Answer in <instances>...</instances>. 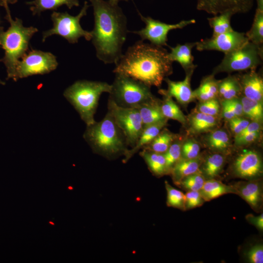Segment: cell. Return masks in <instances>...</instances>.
<instances>
[{
  "instance_id": "obj_1",
  "label": "cell",
  "mask_w": 263,
  "mask_h": 263,
  "mask_svg": "<svg viewBox=\"0 0 263 263\" xmlns=\"http://www.w3.org/2000/svg\"><path fill=\"white\" fill-rule=\"evenodd\" d=\"M93 8L94 27L92 42L97 58L105 64H116L122 56V47L129 32L127 19L118 2L90 0Z\"/></svg>"
},
{
  "instance_id": "obj_2",
  "label": "cell",
  "mask_w": 263,
  "mask_h": 263,
  "mask_svg": "<svg viewBox=\"0 0 263 263\" xmlns=\"http://www.w3.org/2000/svg\"><path fill=\"white\" fill-rule=\"evenodd\" d=\"M172 63L163 47L141 40L122 54L113 72L132 77L150 87L159 88L172 73Z\"/></svg>"
},
{
  "instance_id": "obj_3",
  "label": "cell",
  "mask_w": 263,
  "mask_h": 263,
  "mask_svg": "<svg viewBox=\"0 0 263 263\" xmlns=\"http://www.w3.org/2000/svg\"><path fill=\"white\" fill-rule=\"evenodd\" d=\"M0 6L5 8V19L10 24L5 31L2 27H0V47L4 50V56L0 61L4 63L6 68L7 79L12 78L16 81L17 63L28 51L29 41L38 29L33 26H24L22 20L19 18L14 20L6 1L0 3Z\"/></svg>"
},
{
  "instance_id": "obj_4",
  "label": "cell",
  "mask_w": 263,
  "mask_h": 263,
  "mask_svg": "<svg viewBox=\"0 0 263 263\" xmlns=\"http://www.w3.org/2000/svg\"><path fill=\"white\" fill-rule=\"evenodd\" d=\"M83 137L95 153L107 158L124 155L129 149L123 133L108 112L101 121L87 126Z\"/></svg>"
},
{
  "instance_id": "obj_5",
  "label": "cell",
  "mask_w": 263,
  "mask_h": 263,
  "mask_svg": "<svg viewBox=\"0 0 263 263\" xmlns=\"http://www.w3.org/2000/svg\"><path fill=\"white\" fill-rule=\"evenodd\" d=\"M111 89L112 85L105 82L77 80L64 91L63 95L88 126L95 122L94 115L101 95L109 94Z\"/></svg>"
},
{
  "instance_id": "obj_6",
  "label": "cell",
  "mask_w": 263,
  "mask_h": 263,
  "mask_svg": "<svg viewBox=\"0 0 263 263\" xmlns=\"http://www.w3.org/2000/svg\"><path fill=\"white\" fill-rule=\"evenodd\" d=\"M109 93L110 97L117 105L137 108L145 103L156 99L150 87L129 76L115 74Z\"/></svg>"
},
{
  "instance_id": "obj_7",
  "label": "cell",
  "mask_w": 263,
  "mask_h": 263,
  "mask_svg": "<svg viewBox=\"0 0 263 263\" xmlns=\"http://www.w3.org/2000/svg\"><path fill=\"white\" fill-rule=\"evenodd\" d=\"M89 7L88 2L85 1L80 12L75 16H72L67 12L54 11L51 16L53 27L43 33L42 41L53 35L60 36L71 43H77L81 37L88 41L91 40V31L84 30L80 24L81 18L87 15Z\"/></svg>"
},
{
  "instance_id": "obj_8",
  "label": "cell",
  "mask_w": 263,
  "mask_h": 263,
  "mask_svg": "<svg viewBox=\"0 0 263 263\" xmlns=\"http://www.w3.org/2000/svg\"><path fill=\"white\" fill-rule=\"evenodd\" d=\"M263 58V48L248 41L240 48L225 54L221 63L214 68L212 75L256 70L262 64Z\"/></svg>"
},
{
  "instance_id": "obj_9",
  "label": "cell",
  "mask_w": 263,
  "mask_h": 263,
  "mask_svg": "<svg viewBox=\"0 0 263 263\" xmlns=\"http://www.w3.org/2000/svg\"><path fill=\"white\" fill-rule=\"evenodd\" d=\"M108 112L123 133L128 146L133 147L144 128L138 109L120 106L109 97Z\"/></svg>"
},
{
  "instance_id": "obj_10",
  "label": "cell",
  "mask_w": 263,
  "mask_h": 263,
  "mask_svg": "<svg viewBox=\"0 0 263 263\" xmlns=\"http://www.w3.org/2000/svg\"><path fill=\"white\" fill-rule=\"evenodd\" d=\"M58 65L56 56L50 52L32 49L18 61L16 79L36 75H44L55 70Z\"/></svg>"
},
{
  "instance_id": "obj_11",
  "label": "cell",
  "mask_w": 263,
  "mask_h": 263,
  "mask_svg": "<svg viewBox=\"0 0 263 263\" xmlns=\"http://www.w3.org/2000/svg\"><path fill=\"white\" fill-rule=\"evenodd\" d=\"M141 19L145 23V27L138 31H129L139 35L141 40H148L150 43L160 46H169L168 35L172 30L182 29L196 22L194 19L183 20L176 24H168L154 19L150 17H145L137 10Z\"/></svg>"
},
{
  "instance_id": "obj_12",
  "label": "cell",
  "mask_w": 263,
  "mask_h": 263,
  "mask_svg": "<svg viewBox=\"0 0 263 263\" xmlns=\"http://www.w3.org/2000/svg\"><path fill=\"white\" fill-rule=\"evenodd\" d=\"M247 41L245 33L233 30L197 41L195 47L199 51H218L225 54L240 48Z\"/></svg>"
},
{
  "instance_id": "obj_13",
  "label": "cell",
  "mask_w": 263,
  "mask_h": 263,
  "mask_svg": "<svg viewBox=\"0 0 263 263\" xmlns=\"http://www.w3.org/2000/svg\"><path fill=\"white\" fill-rule=\"evenodd\" d=\"M196 8L214 16L224 12L233 15L249 11L254 0H196Z\"/></svg>"
},
{
  "instance_id": "obj_14",
  "label": "cell",
  "mask_w": 263,
  "mask_h": 263,
  "mask_svg": "<svg viewBox=\"0 0 263 263\" xmlns=\"http://www.w3.org/2000/svg\"><path fill=\"white\" fill-rule=\"evenodd\" d=\"M237 177L246 180L255 179L263 173V162L260 154L251 150H244L236 158L233 166Z\"/></svg>"
},
{
  "instance_id": "obj_15",
  "label": "cell",
  "mask_w": 263,
  "mask_h": 263,
  "mask_svg": "<svg viewBox=\"0 0 263 263\" xmlns=\"http://www.w3.org/2000/svg\"><path fill=\"white\" fill-rule=\"evenodd\" d=\"M194 70L186 73L185 78L180 81H174L168 77L165 79L168 85V89L160 90L158 92L161 94H166L174 97L182 104H186L192 101L195 98L191 89L190 80Z\"/></svg>"
},
{
  "instance_id": "obj_16",
  "label": "cell",
  "mask_w": 263,
  "mask_h": 263,
  "mask_svg": "<svg viewBox=\"0 0 263 263\" xmlns=\"http://www.w3.org/2000/svg\"><path fill=\"white\" fill-rule=\"evenodd\" d=\"M233 186L236 190V194L245 201L255 211L259 210L263 203V189L261 181L252 179L239 182Z\"/></svg>"
},
{
  "instance_id": "obj_17",
  "label": "cell",
  "mask_w": 263,
  "mask_h": 263,
  "mask_svg": "<svg viewBox=\"0 0 263 263\" xmlns=\"http://www.w3.org/2000/svg\"><path fill=\"white\" fill-rule=\"evenodd\" d=\"M255 70H250L237 77L244 96L263 102V79Z\"/></svg>"
},
{
  "instance_id": "obj_18",
  "label": "cell",
  "mask_w": 263,
  "mask_h": 263,
  "mask_svg": "<svg viewBox=\"0 0 263 263\" xmlns=\"http://www.w3.org/2000/svg\"><path fill=\"white\" fill-rule=\"evenodd\" d=\"M196 42H187L184 44H178L174 47H169L170 52L168 53V57L172 62H178L185 72L194 70L197 65L194 64V57L192 50L196 46Z\"/></svg>"
},
{
  "instance_id": "obj_19",
  "label": "cell",
  "mask_w": 263,
  "mask_h": 263,
  "mask_svg": "<svg viewBox=\"0 0 263 263\" xmlns=\"http://www.w3.org/2000/svg\"><path fill=\"white\" fill-rule=\"evenodd\" d=\"M167 124V120L144 127L134 146L129 149L124 154L123 162H127L135 153L150 144Z\"/></svg>"
},
{
  "instance_id": "obj_20",
  "label": "cell",
  "mask_w": 263,
  "mask_h": 263,
  "mask_svg": "<svg viewBox=\"0 0 263 263\" xmlns=\"http://www.w3.org/2000/svg\"><path fill=\"white\" fill-rule=\"evenodd\" d=\"M160 103L161 102L156 98L143 104L137 108L140 114L144 127L168 120L162 113Z\"/></svg>"
},
{
  "instance_id": "obj_21",
  "label": "cell",
  "mask_w": 263,
  "mask_h": 263,
  "mask_svg": "<svg viewBox=\"0 0 263 263\" xmlns=\"http://www.w3.org/2000/svg\"><path fill=\"white\" fill-rule=\"evenodd\" d=\"M202 162L198 157L194 159L181 158L172 168L170 173L177 185L186 177L199 171Z\"/></svg>"
},
{
  "instance_id": "obj_22",
  "label": "cell",
  "mask_w": 263,
  "mask_h": 263,
  "mask_svg": "<svg viewBox=\"0 0 263 263\" xmlns=\"http://www.w3.org/2000/svg\"><path fill=\"white\" fill-rule=\"evenodd\" d=\"M199 191L205 202L209 201L225 194H236L233 186L225 185L214 179L206 180Z\"/></svg>"
},
{
  "instance_id": "obj_23",
  "label": "cell",
  "mask_w": 263,
  "mask_h": 263,
  "mask_svg": "<svg viewBox=\"0 0 263 263\" xmlns=\"http://www.w3.org/2000/svg\"><path fill=\"white\" fill-rule=\"evenodd\" d=\"M26 3L30 6V9L33 15H40L41 13L47 10H56L63 5L69 9L79 5L78 0H32Z\"/></svg>"
},
{
  "instance_id": "obj_24",
  "label": "cell",
  "mask_w": 263,
  "mask_h": 263,
  "mask_svg": "<svg viewBox=\"0 0 263 263\" xmlns=\"http://www.w3.org/2000/svg\"><path fill=\"white\" fill-rule=\"evenodd\" d=\"M140 154L151 172L155 176L159 177L169 174L164 153L142 150Z\"/></svg>"
},
{
  "instance_id": "obj_25",
  "label": "cell",
  "mask_w": 263,
  "mask_h": 263,
  "mask_svg": "<svg viewBox=\"0 0 263 263\" xmlns=\"http://www.w3.org/2000/svg\"><path fill=\"white\" fill-rule=\"evenodd\" d=\"M218 83L213 75L206 77L199 87L193 91L194 98L201 102L216 98L218 96Z\"/></svg>"
},
{
  "instance_id": "obj_26",
  "label": "cell",
  "mask_w": 263,
  "mask_h": 263,
  "mask_svg": "<svg viewBox=\"0 0 263 263\" xmlns=\"http://www.w3.org/2000/svg\"><path fill=\"white\" fill-rule=\"evenodd\" d=\"M245 35L249 41L263 48V10L256 9L252 26Z\"/></svg>"
},
{
  "instance_id": "obj_27",
  "label": "cell",
  "mask_w": 263,
  "mask_h": 263,
  "mask_svg": "<svg viewBox=\"0 0 263 263\" xmlns=\"http://www.w3.org/2000/svg\"><path fill=\"white\" fill-rule=\"evenodd\" d=\"M241 93V87L237 76L229 75L222 80H219L218 95L224 100L237 97Z\"/></svg>"
},
{
  "instance_id": "obj_28",
  "label": "cell",
  "mask_w": 263,
  "mask_h": 263,
  "mask_svg": "<svg viewBox=\"0 0 263 263\" xmlns=\"http://www.w3.org/2000/svg\"><path fill=\"white\" fill-rule=\"evenodd\" d=\"M191 129L195 132L200 133L212 130L217 124L215 116L200 112L193 114L189 119Z\"/></svg>"
},
{
  "instance_id": "obj_29",
  "label": "cell",
  "mask_w": 263,
  "mask_h": 263,
  "mask_svg": "<svg viewBox=\"0 0 263 263\" xmlns=\"http://www.w3.org/2000/svg\"><path fill=\"white\" fill-rule=\"evenodd\" d=\"M174 139V134L167 130H162L153 140L142 150L165 153Z\"/></svg>"
},
{
  "instance_id": "obj_30",
  "label": "cell",
  "mask_w": 263,
  "mask_h": 263,
  "mask_svg": "<svg viewBox=\"0 0 263 263\" xmlns=\"http://www.w3.org/2000/svg\"><path fill=\"white\" fill-rule=\"evenodd\" d=\"M225 163V158L222 154L216 153L209 155L206 159L202 174L205 179H214L221 172Z\"/></svg>"
},
{
  "instance_id": "obj_31",
  "label": "cell",
  "mask_w": 263,
  "mask_h": 263,
  "mask_svg": "<svg viewBox=\"0 0 263 263\" xmlns=\"http://www.w3.org/2000/svg\"><path fill=\"white\" fill-rule=\"evenodd\" d=\"M233 15L224 12L207 19L210 27L213 30L212 36H215L233 30L230 20Z\"/></svg>"
},
{
  "instance_id": "obj_32",
  "label": "cell",
  "mask_w": 263,
  "mask_h": 263,
  "mask_svg": "<svg viewBox=\"0 0 263 263\" xmlns=\"http://www.w3.org/2000/svg\"><path fill=\"white\" fill-rule=\"evenodd\" d=\"M162 95L164 96V99L160 103V109L163 115L168 119H172L183 124H185V116L172 97L166 94Z\"/></svg>"
},
{
  "instance_id": "obj_33",
  "label": "cell",
  "mask_w": 263,
  "mask_h": 263,
  "mask_svg": "<svg viewBox=\"0 0 263 263\" xmlns=\"http://www.w3.org/2000/svg\"><path fill=\"white\" fill-rule=\"evenodd\" d=\"M243 114L252 121L261 123L263 118L262 102L252 100L245 96L241 99Z\"/></svg>"
},
{
  "instance_id": "obj_34",
  "label": "cell",
  "mask_w": 263,
  "mask_h": 263,
  "mask_svg": "<svg viewBox=\"0 0 263 263\" xmlns=\"http://www.w3.org/2000/svg\"><path fill=\"white\" fill-rule=\"evenodd\" d=\"M207 141L211 149L218 151L226 150L230 145L228 135L222 130H216L210 133L207 136Z\"/></svg>"
},
{
  "instance_id": "obj_35",
  "label": "cell",
  "mask_w": 263,
  "mask_h": 263,
  "mask_svg": "<svg viewBox=\"0 0 263 263\" xmlns=\"http://www.w3.org/2000/svg\"><path fill=\"white\" fill-rule=\"evenodd\" d=\"M165 184L167 193V206L179 209L181 210H185V194L179 190L172 187L166 181L165 182Z\"/></svg>"
},
{
  "instance_id": "obj_36",
  "label": "cell",
  "mask_w": 263,
  "mask_h": 263,
  "mask_svg": "<svg viewBox=\"0 0 263 263\" xmlns=\"http://www.w3.org/2000/svg\"><path fill=\"white\" fill-rule=\"evenodd\" d=\"M205 181L202 173L198 171L184 178L178 185L187 191H199Z\"/></svg>"
},
{
  "instance_id": "obj_37",
  "label": "cell",
  "mask_w": 263,
  "mask_h": 263,
  "mask_svg": "<svg viewBox=\"0 0 263 263\" xmlns=\"http://www.w3.org/2000/svg\"><path fill=\"white\" fill-rule=\"evenodd\" d=\"M181 147L182 144L180 142L173 141L164 153L169 173H170L172 168L181 158Z\"/></svg>"
},
{
  "instance_id": "obj_38",
  "label": "cell",
  "mask_w": 263,
  "mask_h": 263,
  "mask_svg": "<svg viewBox=\"0 0 263 263\" xmlns=\"http://www.w3.org/2000/svg\"><path fill=\"white\" fill-rule=\"evenodd\" d=\"M200 147L197 142L193 140L186 141L181 147V158L194 159L199 157Z\"/></svg>"
},
{
  "instance_id": "obj_39",
  "label": "cell",
  "mask_w": 263,
  "mask_h": 263,
  "mask_svg": "<svg viewBox=\"0 0 263 263\" xmlns=\"http://www.w3.org/2000/svg\"><path fill=\"white\" fill-rule=\"evenodd\" d=\"M220 110V104L216 98L202 101L198 107L199 112L213 116L219 113Z\"/></svg>"
},
{
  "instance_id": "obj_40",
  "label": "cell",
  "mask_w": 263,
  "mask_h": 263,
  "mask_svg": "<svg viewBox=\"0 0 263 263\" xmlns=\"http://www.w3.org/2000/svg\"><path fill=\"white\" fill-rule=\"evenodd\" d=\"M185 196V210L201 207L205 202L199 191H188Z\"/></svg>"
},
{
  "instance_id": "obj_41",
  "label": "cell",
  "mask_w": 263,
  "mask_h": 263,
  "mask_svg": "<svg viewBox=\"0 0 263 263\" xmlns=\"http://www.w3.org/2000/svg\"><path fill=\"white\" fill-rule=\"evenodd\" d=\"M247 261L250 263H263V245L256 244L251 246L245 253Z\"/></svg>"
},
{
  "instance_id": "obj_42",
  "label": "cell",
  "mask_w": 263,
  "mask_h": 263,
  "mask_svg": "<svg viewBox=\"0 0 263 263\" xmlns=\"http://www.w3.org/2000/svg\"><path fill=\"white\" fill-rule=\"evenodd\" d=\"M250 123V122L240 116H236L229 120V125L235 136L239 134Z\"/></svg>"
},
{
  "instance_id": "obj_43",
  "label": "cell",
  "mask_w": 263,
  "mask_h": 263,
  "mask_svg": "<svg viewBox=\"0 0 263 263\" xmlns=\"http://www.w3.org/2000/svg\"><path fill=\"white\" fill-rule=\"evenodd\" d=\"M261 132L248 133L235 137V143L237 146H244L255 141L259 137Z\"/></svg>"
},
{
  "instance_id": "obj_44",
  "label": "cell",
  "mask_w": 263,
  "mask_h": 263,
  "mask_svg": "<svg viewBox=\"0 0 263 263\" xmlns=\"http://www.w3.org/2000/svg\"><path fill=\"white\" fill-rule=\"evenodd\" d=\"M225 100L231 107L236 116L241 117L244 115L243 106L240 99L235 97Z\"/></svg>"
},
{
  "instance_id": "obj_45",
  "label": "cell",
  "mask_w": 263,
  "mask_h": 263,
  "mask_svg": "<svg viewBox=\"0 0 263 263\" xmlns=\"http://www.w3.org/2000/svg\"><path fill=\"white\" fill-rule=\"evenodd\" d=\"M245 219L250 224L255 226L261 231L263 230V213L258 216H254L252 214L246 215Z\"/></svg>"
},
{
  "instance_id": "obj_46",
  "label": "cell",
  "mask_w": 263,
  "mask_h": 263,
  "mask_svg": "<svg viewBox=\"0 0 263 263\" xmlns=\"http://www.w3.org/2000/svg\"><path fill=\"white\" fill-rule=\"evenodd\" d=\"M261 123L252 121V122H250L248 125L239 134L236 135L235 137L241 136L256 132H261Z\"/></svg>"
},
{
  "instance_id": "obj_47",
  "label": "cell",
  "mask_w": 263,
  "mask_h": 263,
  "mask_svg": "<svg viewBox=\"0 0 263 263\" xmlns=\"http://www.w3.org/2000/svg\"><path fill=\"white\" fill-rule=\"evenodd\" d=\"M222 106L223 116L225 118L229 120L236 116L231 107L225 100L223 101Z\"/></svg>"
},
{
  "instance_id": "obj_48",
  "label": "cell",
  "mask_w": 263,
  "mask_h": 263,
  "mask_svg": "<svg viewBox=\"0 0 263 263\" xmlns=\"http://www.w3.org/2000/svg\"><path fill=\"white\" fill-rule=\"evenodd\" d=\"M257 3V9L263 10V0H254Z\"/></svg>"
},
{
  "instance_id": "obj_49",
  "label": "cell",
  "mask_w": 263,
  "mask_h": 263,
  "mask_svg": "<svg viewBox=\"0 0 263 263\" xmlns=\"http://www.w3.org/2000/svg\"><path fill=\"white\" fill-rule=\"evenodd\" d=\"M6 1L8 4H14L18 1V0H0V3Z\"/></svg>"
},
{
  "instance_id": "obj_50",
  "label": "cell",
  "mask_w": 263,
  "mask_h": 263,
  "mask_svg": "<svg viewBox=\"0 0 263 263\" xmlns=\"http://www.w3.org/2000/svg\"><path fill=\"white\" fill-rule=\"evenodd\" d=\"M0 84L5 85V83L0 79Z\"/></svg>"
},
{
  "instance_id": "obj_51",
  "label": "cell",
  "mask_w": 263,
  "mask_h": 263,
  "mask_svg": "<svg viewBox=\"0 0 263 263\" xmlns=\"http://www.w3.org/2000/svg\"><path fill=\"white\" fill-rule=\"evenodd\" d=\"M114 0L115 1H117V2H119L120 1H129L130 0Z\"/></svg>"
}]
</instances>
